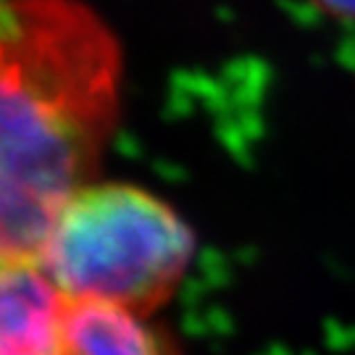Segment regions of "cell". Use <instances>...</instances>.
I'll return each instance as SVG.
<instances>
[{
	"mask_svg": "<svg viewBox=\"0 0 355 355\" xmlns=\"http://www.w3.org/2000/svg\"><path fill=\"white\" fill-rule=\"evenodd\" d=\"M119 51L71 0L3 11V261L40 263L58 214L98 164L116 116Z\"/></svg>",
	"mask_w": 355,
	"mask_h": 355,
	"instance_id": "cell-1",
	"label": "cell"
},
{
	"mask_svg": "<svg viewBox=\"0 0 355 355\" xmlns=\"http://www.w3.org/2000/svg\"><path fill=\"white\" fill-rule=\"evenodd\" d=\"M192 234L164 200L132 184H87L66 203L40 266L71 303L148 316L184 277Z\"/></svg>",
	"mask_w": 355,
	"mask_h": 355,
	"instance_id": "cell-2",
	"label": "cell"
},
{
	"mask_svg": "<svg viewBox=\"0 0 355 355\" xmlns=\"http://www.w3.org/2000/svg\"><path fill=\"white\" fill-rule=\"evenodd\" d=\"M69 305L40 263L3 261L0 355H58Z\"/></svg>",
	"mask_w": 355,
	"mask_h": 355,
	"instance_id": "cell-3",
	"label": "cell"
},
{
	"mask_svg": "<svg viewBox=\"0 0 355 355\" xmlns=\"http://www.w3.org/2000/svg\"><path fill=\"white\" fill-rule=\"evenodd\" d=\"M58 355H161V350L137 313L108 303H71Z\"/></svg>",
	"mask_w": 355,
	"mask_h": 355,
	"instance_id": "cell-4",
	"label": "cell"
},
{
	"mask_svg": "<svg viewBox=\"0 0 355 355\" xmlns=\"http://www.w3.org/2000/svg\"><path fill=\"white\" fill-rule=\"evenodd\" d=\"M321 11L340 16V19H353L355 21V0H313Z\"/></svg>",
	"mask_w": 355,
	"mask_h": 355,
	"instance_id": "cell-5",
	"label": "cell"
}]
</instances>
